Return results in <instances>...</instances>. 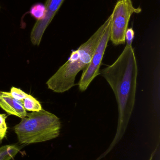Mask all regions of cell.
<instances>
[{"mask_svg":"<svg viewBox=\"0 0 160 160\" xmlns=\"http://www.w3.org/2000/svg\"><path fill=\"white\" fill-rule=\"evenodd\" d=\"M109 83L116 98L118 119L116 135L110 148L102 157L108 154L124 135L135 104L138 65L132 45H127L114 63L100 71Z\"/></svg>","mask_w":160,"mask_h":160,"instance_id":"obj_1","label":"cell"},{"mask_svg":"<svg viewBox=\"0 0 160 160\" xmlns=\"http://www.w3.org/2000/svg\"><path fill=\"white\" fill-rule=\"evenodd\" d=\"M111 15L86 42L73 51L67 61L47 82L48 88L56 93H64L75 85L77 74L83 70L91 61L107 26L111 20Z\"/></svg>","mask_w":160,"mask_h":160,"instance_id":"obj_2","label":"cell"},{"mask_svg":"<svg viewBox=\"0 0 160 160\" xmlns=\"http://www.w3.org/2000/svg\"><path fill=\"white\" fill-rule=\"evenodd\" d=\"M61 124L55 115L43 110L27 113L14 127L19 142L23 144L50 141L58 137Z\"/></svg>","mask_w":160,"mask_h":160,"instance_id":"obj_3","label":"cell"},{"mask_svg":"<svg viewBox=\"0 0 160 160\" xmlns=\"http://www.w3.org/2000/svg\"><path fill=\"white\" fill-rule=\"evenodd\" d=\"M142 9L133 6L132 0H118L112 16L110 40L115 46L125 44L129 22L133 13H140Z\"/></svg>","mask_w":160,"mask_h":160,"instance_id":"obj_4","label":"cell"},{"mask_svg":"<svg viewBox=\"0 0 160 160\" xmlns=\"http://www.w3.org/2000/svg\"><path fill=\"white\" fill-rule=\"evenodd\" d=\"M111 24V20L105 29L93 53L90 62L83 71L82 75L78 84L79 89L82 92L85 91L94 79L100 75V68L110 39Z\"/></svg>","mask_w":160,"mask_h":160,"instance_id":"obj_5","label":"cell"},{"mask_svg":"<svg viewBox=\"0 0 160 160\" xmlns=\"http://www.w3.org/2000/svg\"><path fill=\"white\" fill-rule=\"evenodd\" d=\"M65 0H47L46 13L43 19L37 21L31 33V40L34 45L39 46L44 32L53 19Z\"/></svg>","mask_w":160,"mask_h":160,"instance_id":"obj_6","label":"cell"},{"mask_svg":"<svg viewBox=\"0 0 160 160\" xmlns=\"http://www.w3.org/2000/svg\"><path fill=\"white\" fill-rule=\"evenodd\" d=\"M0 107L8 114L21 118L27 115L23 103L9 96L7 92H0Z\"/></svg>","mask_w":160,"mask_h":160,"instance_id":"obj_7","label":"cell"},{"mask_svg":"<svg viewBox=\"0 0 160 160\" xmlns=\"http://www.w3.org/2000/svg\"><path fill=\"white\" fill-rule=\"evenodd\" d=\"M19 151V148L15 145L1 147L0 148V160H11Z\"/></svg>","mask_w":160,"mask_h":160,"instance_id":"obj_8","label":"cell"},{"mask_svg":"<svg viewBox=\"0 0 160 160\" xmlns=\"http://www.w3.org/2000/svg\"><path fill=\"white\" fill-rule=\"evenodd\" d=\"M23 104L25 110L28 111L38 112L42 109L40 102L30 95H27V97L24 99Z\"/></svg>","mask_w":160,"mask_h":160,"instance_id":"obj_9","label":"cell"},{"mask_svg":"<svg viewBox=\"0 0 160 160\" xmlns=\"http://www.w3.org/2000/svg\"><path fill=\"white\" fill-rule=\"evenodd\" d=\"M46 9L45 5L42 3H36L32 6L29 13L37 21H40L45 17Z\"/></svg>","mask_w":160,"mask_h":160,"instance_id":"obj_10","label":"cell"},{"mask_svg":"<svg viewBox=\"0 0 160 160\" xmlns=\"http://www.w3.org/2000/svg\"><path fill=\"white\" fill-rule=\"evenodd\" d=\"M7 93L9 96H11L15 99L21 102L22 103L24 99L28 95L23 92L21 89L14 87L11 88L10 92H7Z\"/></svg>","mask_w":160,"mask_h":160,"instance_id":"obj_11","label":"cell"},{"mask_svg":"<svg viewBox=\"0 0 160 160\" xmlns=\"http://www.w3.org/2000/svg\"><path fill=\"white\" fill-rule=\"evenodd\" d=\"M7 117L5 114H0V144L6 137L7 131L8 128L5 121Z\"/></svg>","mask_w":160,"mask_h":160,"instance_id":"obj_12","label":"cell"},{"mask_svg":"<svg viewBox=\"0 0 160 160\" xmlns=\"http://www.w3.org/2000/svg\"><path fill=\"white\" fill-rule=\"evenodd\" d=\"M134 30L132 28H128L126 33V42L127 45H132V41L134 38Z\"/></svg>","mask_w":160,"mask_h":160,"instance_id":"obj_13","label":"cell"},{"mask_svg":"<svg viewBox=\"0 0 160 160\" xmlns=\"http://www.w3.org/2000/svg\"><path fill=\"white\" fill-rule=\"evenodd\" d=\"M154 153H153V154H152V155H151V158H150V160H152V158H153V156H154Z\"/></svg>","mask_w":160,"mask_h":160,"instance_id":"obj_14","label":"cell"}]
</instances>
